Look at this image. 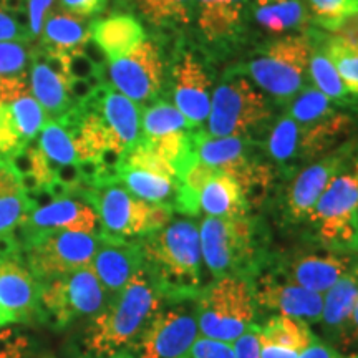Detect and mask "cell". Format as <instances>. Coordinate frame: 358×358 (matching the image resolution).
<instances>
[{
  "label": "cell",
  "mask_w": 358,
  "mask_h": 358,
  "mask_svg": "<svg viewBox=\"0 0 358 358\" xmlns=\"http://www.w3.org/2000/svg\"><path fill=\"white\" fill-rule=\"evenodd\" d=\"M164 303V295L146 268L141 267L136 275L92 317L82 340L83 357L116 358L124 355Z\"/></svg>",
  "instance_id": "obj_1"
},
{
  "label": "cell",
  "mask_w": 358,
  "mask_h": 358,
  "mask_svg": "<svg viewBox=\"0 0 358 358\" xmlns=\"http://www.w3.org/2000/svg\"><path fill=\"white\" fill-rule=\"evenodd\" d=\"M143 267L166 301H189L203 290L199 227L189 219L168 222L140 241Z\"/></svg>",
  "instance_id": "obj_2"
},
{
  "label": "cell",
  "mask_w": 358,
  "mask_h": 358,
  "mask_svg": "<svg viewBox=\"0 0 358 358\" xmlns=\"http://www.w3.org/2000/svg\"><path fill=\"white\" fill-rule=\"evenodd\" d=\"M201 254L214 279L227 275L252 277L266 262L264 239L248 216H206L199 226Z\"/></svg>",
  "instance_id": "obj_3"
},
{
  "label": "cell",
  "mask_w": 358,
  "mask_h": 358,
  "mask_svg": "<svg viewBox=\"0 0 358 358\" xmlns=\"http://www.w3.org/2000/svg\"><path fill=\"white\" fill-rule=\"evenodd\" d=\"M307 222L324 249L358 254V146L330 179Z\"/></svg>",
  "instance_id": "obj_4"
},
{
  "label": "cell",
  "mask_w": 358,
  "mask_h": 358,
  "mask_svg": "<svg viewBox=\"0 0 358 358\" xmlns=\"http://www.w3.org/2000/svg\"><path fill=\"white\" fill-rule=\"evenodd\" d=\"M252 279L227 275L216 279L196 297V319L206 338L234 343L256 320Z\"/></svg>",
  "instance_id": "obj_5"
},
{
  "label": "cell",
  "mask_w": 358,
  "mask_h": 358,
  "mask_svg": "<svg viewBox=\"0 0 358 358\" xmlns=\"http://www.w3.org/2000/svg\"><path fill=\"white\" fill-rule=\"evenodd\" d=\"M100 217L101 237L116 241H141L171 222L173 209L138 199L118 181L85 192Z\"/></svg>",
  "instance_id": "obj_6"
},
{
  "label": "cell",
  "mask_w": 358,
  "mask_h": 358,
  "mask_svg": "<svg viewBox=\"0 0 358 358\" xmlns=\"http://www.w3.org/2000/svg\"><path fill=\"white\" fill-rule=\"evenodd\" d=\"M310 52L307 35H289L266 45L248 62L245 71L275 100H292L306 87Z\"/></svg>",
  "instance_id": "obj_7"
},
{
  "label": "cell",
  "mask_w": 358,
  "mask_h": 358,
  "mask_svg": "<svg viewBox=\"0 0 358 358\" xmlns=\"http://www.w3.org/2000/svg\"><path fill=\"white\" fill-rule=\"evenodd\" d=\"M100 237L75 231H45L19 241L22 257L40 284L92 264Z\"/></svg>",
  "instance_id": "obj_8"
},
{
  "label": "cell",
  "mask_w": 358,
  "mask_h": 358,
  "mask_svg": "<svg viewBox=\"0 0 358 358\" xmlns=\"http://www.w3.org/2000/svg\"><path fill=\"white\" fill-rule=\"evenodd\" d=\"M108 301L95 271L88 266L42 284L37 317L60 330L83 317H95Z\"/></svg>",
  "instance_id": "obj_9"
},
{
  "label": "cell",
  "mask_w": 358,
  "mask_h": 358,
  "mask_svg": "<svg viewBox=\"0 0 358 358\" xmlns=\"http://www.w3.org/2000/svg\"><path fill=\"white\" fill-rule=\"evenodd\" d=\"M271 118L266 96L250 85L244 75H227L211 98L208 134L244 136Z\"/></svg>",
  "instance_id": "obj_10"
},
{
  "label": "cell",
  "mask_w": 358,
  "mask_h": 358,
  "mask_svg": "<svg viewBox=\"0 0 358 358\" xmlns=\"http://www.w3.org/2000/svg\"><path fill=\"white\" fill-rule=\"evenodd\" d=\"M124 355L131 358H182L199 337L196 299L168 301Z\"/></svg>",
  "instance_id": "obj_11"
},
{
  "label": "cell",
  "mask_w": 358,
  "mask_h": 358,
  "mask_svg": "<svg viewBox=\"0 0 358 358\" xmlns=\"http://www.w3.org/2000/svg\"><path fill=\"white\" fill-rule=\"evenodd\" d=\"M42 284L27 266L19 245L0 244V310L7 324L37 315Z\"/></svg>",
  "instance_id": "obj_12"
},
{
  "label": "cell",
  "mask_w": 358,
  "mask_h": 358,
  "mask_svg": "<svg viewBox=\"0 0 358 358\" xmlns=\"http://www.w3.org/2000/svg\"><path fill=\"white\" fill-rule=\"evenodd\" d=\"M111 87L138 103H148L159 95L163 85V62L158 47L145 40L131 53L110 62Z\"/></svg>",
  "instance_id": "obj_13"
},
{
  "label": "cell",
  "mask_w": 358,
  "mask_h": 358,
  "mask_svg": "<svg viewBox=\"0 0 358 358\" xmlns=\"http://www.w3.org/2000/svg\"><path fill=\"white\" fill-rule=\"evenodd\" d=\"M70 80L65 52L47 48L34 52L29 70L30 90L35 100L42 105L48 122H60L75 108L70 98Z\"/></svg>",
  "instance_id": "obj_14"
},
{
  "label": "cell",
  "mask_w": 358,
  "mask_h": 358,
  "mask_svg": "<svg viewBox=\"0 0 358 358\" xmlns=\"http://www.w3.org/2000/svg\"><path fill=\"white\" fill-rule=\"evenodd\" d=\"M85 105L98 116L111 145L122 155H127L143 138L140 106L111 85L101 83Z\"/></svg>",
  "instance_id": "obj_15"
},
{
  "label": "cell",
  "mask_w": 358,
  "mask_h": 358,
  "mask_svg": "<svg viewBox=\"0 0 358 358\" xmlns=\"http://www.w3.org/2000/svg\"><path fill=\"white\" fill-rule=\"evenodd\" d=\"M256 306L266 310H274L277 315L294 319L319 322L324 308V294L312 292L282 277L277 271L266 272L252 280Z\"/></svg>",
  "instance_id": "obj_16"
},
{
  "label": "cell",
  "mask_w": 358,
  "mask_h": 358,
  "mask_svg": "<svg viewBox=\"0 0 358 358\" xmlns=\"http://www.w3.org/2000/svg\"><path fill=\"white\" fill-rule=\"evenodd\" d=\"M45 231H75L101 236L100 217L87 198L52 199L30 209L20 226V239ZM19 239V241H20Z\"/></svg>",
  "instance_id": "obj_17"
},
{
  "label": "cell",
  "mask_w": 358,
  "mask_h": 358,
  "mask_svg": "<svg viewBox=\"0 0 358 358\" xmlns=\"http://www.w3.org/2000/svg\"><path fill=\"white\" fill-rule=\"evenodd\" d=\"M47 122L42 105L32 93L13 100H0V161L10 164L37 140Z\"/></svg>",
  "instance_id": "obj_18"
},
{
  "label": "cell",
  "mask_w": 358,
  "mask_h": 358,
  "mask_svg": "<svg viewBox=\"0 0 358 358\" xmlns=\"http://www.w3.org/2000/svg\"><path fill=\"white\" fill-rule=\"evenodd\" d=\"M358 264V254L325 249L320 254H302L280 262L277 272L285 279L317 294H325L343 274Z\"/></svg>",
  "instance_id": "obj_19"
},
{
  "label": "cell",
  "mask_w": 358,
  "mask_h": 358,
  "mask_svg": "<svg viewBox=\"0 0 358 358\" xmlns=\"http://www.w3.org/2000/svg\"><path fill=\"white\" fill-rule=\"evenodd\" d=\"M353 146H342L335 153H330L324 159L315 161L302 169L294 181L290 182L287 196H285V209L292 222L307 221L313 206L322 196V192L329 185L340 168L343 166Z\"/></svg>",
  "instance_id": "obj_20"
},
{
  "label": "cell",
  "mask_w": 358,
  "mask_h": 358,
  "mask_svg": "<svg viewBox=\"0 0 358 358\" xmlns=\"http://www.w3.org/2000/svg\"><path fill=\"white\" fill-rule=\"evenodd\" d=\"M174 103L194 127L208 122L211 113V80L192 53H185L174 64Z\"/></svg>",
  "instance_id": "obj_21"
},
{
  "label": "cell",
  "mask_w": 358,
  "mask_h": 358,
  "mask_svg": "<svg viewBox=\"0 0 358 358\" xmlns=\"http://www.w3.org/2000/svg\"><path fill=\"white\" fill-rule=\"evenodd\" d=\"M90 267L108 297L118 294L143 267L140 241H116L100 237V244Z\"/></svg>",
  "instance_id": "obj_22"
},
{
  "label": "cell",
  "mask_w": 358,
  "mask_h": 358,
  "mask_svg": "<svg viewBox=\"0 0 358 358\" xmlns=\"http://www.w3.org/2000/svg\"><path fill=\"white\" fill-rule=\"evenodd\" d=\"M194 150L199 161L208 166L239 179L249 166V143L244 136H211L206 131H194Z\"/></svg>",
  "instance_id": "obj_23"
},
{
  "label": "cell",
  "mask_w": 358,
  "mask_h": 358,
  "mask_svg": "<svg viewBox=\"0 0 358 358\" xmlns=\"http://www.w3.org/2000/svg\"><path fill=\"white\" fill-rule=\"evenodd\" d=\"M88 34L110 62L127 57L146 40L145 29L131 15H113L92 22Z\"/></svg>",
  "instance_id": "obj_24"
},
{
  "label": "cell",
  "mask_w": 358,
  "mask_h": 358,
  "mask_svg": "<svg viewBox=\"0 0 358 358\" xmlns=\"http://www.w3.org/2000/svg\"><path fill=\"white\" fill-rule=\"evenodd\" d=\"M358 299V264H355L347 274H343L324 294V308H322L320 324L330 345L345 325L353 306Z\"/></svg>",
  "instance_id": "obj_25"
},
{
  "label": "cell",
  "mask_w": 358,
  "mask_h": 358,
  "mask_svg": "<svg viewBox=\"0 0 358 358\" xmlns=\"http://www.w3.org/2000/svg\"><path fill=\"white\" fill-rule=\"evenodd\" d=\"M118 182L138 199L151 204L168 206L173 211H176L179 186H181L179 179L122 164L118 173Z\"/></svg>",
  "instance_id": "obj_26"
},
{
  "label": "cell",
  "mask_w": 358,
  "mask_h": 358,
  "mask_svg": "<svg viewBox=\"0 0 358 358\" xmlns=\"http://www.w3.org/2000/svg\"><path fill=\"white\" fill-rule=\"evenodd\" d=\"M199 208L213 217L248 216L249 211L239 182L219 169L201 189Z\"/></svg>",
  "instance_id": "obj_27"
},
{
  "label": "cell",
  "mask_w": 358,
  "mask_h": 358,
  "mask_svg": "<svg viewBox=\"0 0 358 358\" xmlns=\"http://www.w3.org/2000/svg\"><path fill=\"white\" fill-rule=\"evenodd\" d=\"M199 29L209 42L234 37L243 24L249 0H196Z\"/></svg>",
  "instance_id": "obj_28"
},
{
  "label": "cell",
  "mask_w": 358,
  "mask_h": 358,
  "mask_svg": "<svg viewBox=\"0 0 358 358\" xmlns=\"http://www.w3.org/2000/svg\"><path fill=\"white\" fill-rule=\"evenodd\" d=\"M29 214L27 192L8 163L0 161V237H15Z\"/></svg>",
  "instance_id": "obj_29"
},
{
  "label": "cell",
  "mask_w": 358,
  "mask_h": 358,
  "mask_svg": "<svg viewBox=\"0 0 358 358\" xmlns=\"http://www.w3.org/2000/svg\"><path fill=\"white\" fill-rule=\"evenodd\" d=\"M254 19L271 35L287 34L307 22L303 0H250Z\"/></svg>",
  "instance_id": "obj_30"
},
{
  "label": "cell",
  "mask_w": 358,
  "mask_h": 358,
  "mask_svg": "<svg viewBox=\"0 0 358 358\" xmlns=\"http://www.w3.org/2000/svg\"><path fill=\"white\" fill-rule=\"evenodd\" d=\"M307 37L310 38L312 43L310 60H308V75H310L315 88L338 106H348L353 105V103H358L348 93L347 87L343 85L342 78H340L337 69H335L330 58L324 52V48H322L319 32L308 34Z\"/></svg>",
  "instance_id": "obj_31"
},
{
  "label": "cell",
  "mask_w": 358,
  "mask_h": 358,
  "mask_svg": "<svg viewBox=\"0 0 358 358\" xmlns=\"http://www.w3.org/2000/svg\"><path fill=\"white\" fill-rule=\"evenodd\" d=\"M40 38L47 50L70 52L83 47L90 34L82 17L69 12H50L45 19Z\"/></svg>",
  "instance_id": "obj_32"
},
{
  "label": "cell",
  "mask_w": 358,
  "mask_h": 358,
  "mask_svg": "<svg viewBox=\"0 0 358 358\" xmlns=\"http://www.w3.org/2000/svg\"><path fill=\"white\" fill-rule=\"evenodd\" d=\"M259 342L274 343L289 350L302 353L307 347L315 342L310 325L302 319H294L287 315H274L257 330Z\"/></svg>",
  "instance_id": "obj_33"
},
{
  "label": "cell",
  "mask_w": 358,
  "mask_h": 358,
  "mask_svg": "<svg viewBox=\"0 0 358 358\" xmlns=\"http://www.w3.org/2000/svg\"><path fill=\"white\" fill-rule=\"evenodd\" d=\"M185 118V115L168 101H158L153 106L146 108L141 115V133L146 140L166 136L173 133H182L194 129Z\"/></svg>",
  "instance_id": "obj_34"
},
{
  "label": "cell",
  "mask_w": 358,
  "mask_h": 358,
  "mask_svg": "<svg viewBox=\"0 0 358 358\" xmlns=\"http://www.w3.org/2000/svg\"><path fill=\"white\" fill-rule=\"evenodd\" d=\"M335 113H337L335 103L315 87H303L292 98L289 106V116L302 128L324 122Z\"/></svg>",
  "instance_id": "obj_35"
},
{
  "label": "cell",
  "mask_w": 358,
  "mask_h": 358,
  "mask_svg": "<svg viewBox=\"0 0 358 358\" xmlns=\"http://www.w3.org/2000/svg\"><path fill=\"white\" fill-rule=\"evenodd\" d=\"M267 151L280 166L301 158V124L289 115L282 116L268 134Z\"/></svg>",
  "instance_id": "obj_36"
},
{
  "label": "cell",
  "mask_w": 358,
  "mask_h": 358,
  "mask_svg": "<svg viewBox=\"0 0 358 358\" xmlns=\"http://www.w3.org/2000/svg\"><path fill=\"white\" fill-rule=\"evenodd\" d=\"M319 40L327 57L337 69L348 93L358 101V48L347 47L332 35L319 34Z\"/></svg>",
  "instance_id": "obj_37"
},
{
  "label": "cell",
  "mask_w": 358,
  "mask_h": 358,
  "mask_svg": "<svg viewBox=\"0 0 358 358\" xmlns=\"http://www.w3.org/2000/svg\"><path fill=\"white\" fill-rule=\"evenodd\" d=\"M138 10L155 25L187 24L191 0H134Z\"/></svg>",
  "instance_id": "obj_38"
},
{
  "label": "cell",
  "mask_w": 358,
  "mask_h": 358,
  "mask_svg": "<svg viewBox=\"0 0 358 358\" xmlns=\"http://www.w3.org/2000/svg\"><path fill=\"white\" fill-rule=\"evenodd\" d=\"M313 20L330 32L348 13L358 10V0H307Z\"/></svg>",
  "instance_id": "obj_39"
},
{
  "label": "cell",
  "mask_w": 358,
  "mask_h": 358,
  "mask_svg": "<svg viewBox=\"0 0 358 358\" xmlns=\"http://www.w3.org/2000/svg\"><path fill=\"white\" fill-rule=\"evenodd\" d=\"M29 42H0V77L29 73L34 52Z\"/></svg>",
  "instance_id": "obj_40"
},
{
  "label": "cell",
  "mask_w": 358,
  "mask_h": 358,
  "mask_svg": "<svg viewBox=\"0 0 358 358\" xmlns=\"http://www.w3.org/2000/svg\"><path fill=\"white\" fill-rule=\"evenodd\" d=\"M34 40L27 15L0 7V42H30Z\"/></svg>",
  "instance_id": "obj_41"
},
{
  "label": "cell",
  "mask_w": 358,
  "mask_h": 358,
  "mask_svg": "<svg viewBox=\"0 0 358 358\" xmlns=\"http://www.w3.org/2000/svg\"><path fill=\"white\" fill-rule=\"evenodd\" d=\"M0 358H32V342L10 327L0 329Z\"/></svg>",
  "instance_id": "obj_42"
},
{
  "label": "cell",
  "mask_w": 358,
  "mask_h": 358,
  "mask_svg": "<svg viewBox=\"0 0 358 358\" xmlns=\"http://www.w3.org/2000/svg\"><path fill=\"white\" fill-rule=\"evenodd\" d=\"M332 347L337 350L340 355L350 358L358 357V299L353 306L350 315L342 327L337 338L334 340Z\"/></svg>",
  "instance_id": "obj_43"
},
{
  "label": "cell",
  "mask_w": 358,
  "mask_h": 358,
  "mask_svg": "<svg viewBox=\"0 0 358 358\" xmlns=\"http://www.w3.org/2000/svg\"><path fill=\"white\" fill-rule=\"evenodd\" d=\"M182 358H236L232 343H224L219 340L198 337L189 352Z\"/></svg>",
  "instance_id": "obj_44"
},
{
  "label": "cell",
  "mask_w": 358,
  "mask_h": 358,
  "mask_svg": "<svg viewBox=\"0 0 358 358\" xmlns=\"http://www.w3.org/2000/svg\"><path fill=\"white\" fill-rule=\"evenodd\" d=\"M53 2L55 0H27L25 13L34 38L40 37V34H42L45 19L50 13V7L53 6Z\"/></svg>",
  "instance_id": "obj_45"
},
{
  "label": "cell",
  "mask_w": 358,
  "mask_h": 358,
  "mask_svg": "<svg viewBox=\"0 0 358 358\" xmlns=\"http://www.w3.org/2000/svg\"><path fill=\"white\" fill-rule=\"evenodd\" d=\"M329 35L337 38L350 48H358V10L348 13L337 25L330 30Z\"/></svg>",
  "instance_id": "obj_46"
},
{
  "label": "cell",
  "mask_w": 358,
  "mask_h": 358,
  "mask_svg": "<svg viewBox=\"0 0 358 358\" xmlns=\"http://www.w3.org/2000/svg\"><path fill=\"white\" fill-rule=\"evenodd\" d=\"M259 325L250 327L244 335L232 343L236 352V358H261V348H259Z\"/></svg>",
  "instance_id": "obj_47"
},
{
  "label": "cell",
  "mask_w": 358,
  "mask_h": 358,
  "mask_svg": "<svg viewBox=\"0 0 358 358\" xmlns=\"http://www.w3.org/2000/svg\"><path fill=\"white\" fill-rule=\"evenodd\" d=\"M106 2L108 0H60V6L69 13L87 19L105 10Z\"/></svg>",
  "instance_id": "obj_48"
},
{
  "label": "cell",
  "mask_w": 358,
  "mask_h": 358,
  "mask_svg": "<svg viewBox=\"0 0 358 358\" xmlns=\"http://www.w3.org/2000/svg\"><path fill=\"white\" fill-rule=\"evenodd\" d=\"M297 358H347L335 350L330 343L322 342L320 338H315V342L310 347H307L302 353H299Z\"/></svg>",
  "instance_id": "obj_49"
},
{
  "label": "cell",
  "mask_w": 358,
  "mask_h": 358,
  "mask_svg": "<svg viewBox=\"0 0 358 358\" xmlns=\"http://www.w3.org/2000/svg\"><path fill=\"white\" fill-rule=\"evenodd\" d=\"M6 325H7V320H6V317H3L2 310H0V329H2V327H6Z\"/></svg>",
  "instance_id": "obj_50"
},
{
  "label": "cell",
  "mask_w": 358,
  "mask_h": 358,
  "mask_svg": "<svg viewBox=\"0 0 358 358\" xmlns=\"http://www.w3.org/2000/svg\"><path fill=\"white\" fill-rule=\"evenodd\" d=\"M116 358H131V357H128V355H120V357H116Z\"/></svg>",
  "instance_id": "obj_51"
},
{
  "label": "cell",
  "mask_w": 358,
  "mask_h": 358,
  "mask_svg": "<svg viewBox=\"0 0 358 358\" xmlns=\"http://www.w3.org/2000/svg\"><path fill=\"white\" fill-rule=\"evenodd\" d=\"M350 358H358V357H350Z\"/></svg>",
  "instance_id": "obj_52"
}]
</instances>
